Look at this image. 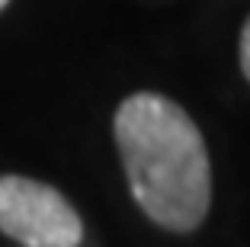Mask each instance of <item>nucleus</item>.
<instances>
[{
	"label": "nucleus",
	"instance_id": "obj_1",
	"mask_svg": "<svg viewBox=\"0 0 250 247\" xmlns=\"http://www.w3.org/2000/svg\"><path fill=\"white\" fill-rule=\"evenodd\" d=\"M116 141L141 212L167 231H196L212 205V167L186 109L161 93H135L116 112Z\"/></svg>",
	"mask_w": 250,
	"mask_h": 247
},
{
	"label": "nucleus",
	"instance_id": "obj_2",
	"mask_svg": "<svg viewBox=\"0 0 250 247\" xmlns=\"http://www.w3.org/2000/svg\"><path fill=\"white\" fill-rule=\"evenodd\" d=\"M0 231L22 247H77L83 225L74 205L48 183L0 177Z\"/></svg>",
	"mask_w": 250,
	"mask_h": 247
},
{
	"label": "nucleus",
	"instance_id": "obj_3",
	"mask_svg": "<svg viewBox=\"0 0 250 247\" xmlns=\"http://www.w3.org/2000/svg\"><path fill=\"white\" fill-rule=\"evenodd\" d=\"M241 71H244V77L250 80V16H247L244 32H241Z\"/></svg>",
	"mask_w": 250,
	"mask_h": 247
},
{
	"label": "nucleus",
	"instance_id": "obj_4",
	"mask_svg": "<svg viewBox=\"0 0 250 247\" xmlns=\"http://www.w3.org/2000/svg\"><path fill=\"white\" fill-rule=\"evenodd\" d=\"M7 3H10V0H0V10H3V7H7Z\"/></svg>",
	"mask_w": 250,
	"mask_h": 247
}]
</instances>
